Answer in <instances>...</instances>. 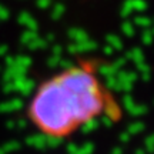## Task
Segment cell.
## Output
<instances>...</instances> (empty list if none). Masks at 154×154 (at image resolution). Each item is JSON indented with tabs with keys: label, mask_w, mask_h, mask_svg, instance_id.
I'll return each instance as SVG.
<instances>
[{
	"label": "cell",
	"mask_w": 154,
	"mask_h": 154,
	"mask_svg": "<svg viewBox=\"0 0 154 154\" xmlns=\"http://www.w3.org/2000/svg\"><path fill=\"white\" fill-rule=\"evenodd\" d=\"M27 114L43 136L63 140L100 119L119 121L123 111L96 63L80 60L38 86Z\"/></svg>",
	"instance_id": "obj_1"
}]
</instances>
